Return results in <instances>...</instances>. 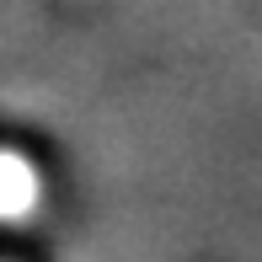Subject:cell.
I'll list each match as a JSON object with an SVG mask.
<instances>
[{
	"instance_id": "cell-1",
	"label": "cell",
	"mask_w": 262,
	"mask_h": 262,
	"mask_svg": "<svg viewBox=\"0 0 262 262\" xmlns=\"http://www.w3.org/2000/svg\"><path fill=\"white\" fill-rule=\"evenodd\" d=\"M38 204V177L21 156L0 150V220H27V209Z\"/></svg>"
}]
</instances>
